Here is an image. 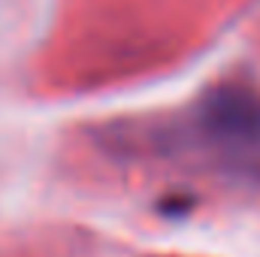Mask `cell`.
<instances>
[{"label": "cell", "mask_w": 260, "mask_h": 257, "mask_svg": "<svg viewBox=\"0 0 260 257\" xmlns=\"http://www.w3.org/2000/svg\"><path fill=\"white\" fill-rule=\"evenodd\" d=\"M197 133L221 157L251 164L260 157V94L248 85L224 82L197 106Z\"/></svg>", "instance_id": "obj_1"}]
</instances>
